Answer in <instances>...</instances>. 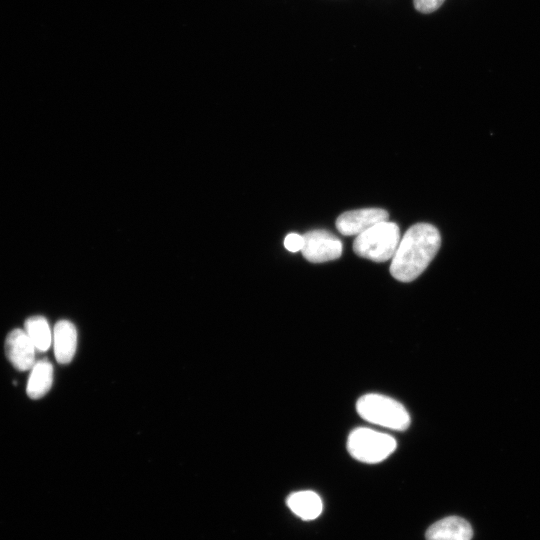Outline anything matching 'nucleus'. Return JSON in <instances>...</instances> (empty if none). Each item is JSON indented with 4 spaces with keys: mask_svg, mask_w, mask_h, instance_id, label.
Wrapping results in <instances>:
<instances>
[{
    "mask_svg": "<svg viewBox=\"0 0 540 540\" xmlns=\"http://www.w3.org/2000/svg\"><path fill=\"white\" fill-rule=\"evenodd\" d=\"M24 330L37 351L49 349L52 342V332L47 320L42 316H33L24 323Z\"/></svg>",
    "mask_w": 540,
    "mask_h": 540,
    "instance_id": "12",
    "label": "nucleus"
},
{
    "mask_svg": "<svg viewBox=\"0 0 540 540\" xmlns=\"http://www.w3.org/2000/svg\"><path fill=\"white\" fill-rule=\"evenodd\" d=\"M358 414L366 421L392 430H405L410 416L398 401L381 394H366L356 404Z\"/></svg>",
    "mask_w": 540,
    "mask_h": 540,
    "instance_id": "3",
    "label": "nucleus"
},
{
    "mask_svg": "<svg viewBox=\"0 0 540 540\" xmlns=\"http://www.w3.org/2000/svg\"><path fill=\"white\" fill-rule=\"evenodd\" d=\"M301 252L312 263H322L339 258L342 243L335 235L325 230H313L303 235Z\"/></svg>",
    "mask_w": 540,
    "mask_h": 540,
    "instance_id": "5",
    "label": "nucleus"
},
{
    "mask_svg": "<svg viewBox=\"0 0 540 540\" xmlns=\"http://www.w3.org/2000/svg\"><path fill=\"white\" fill-rule=\"evenodd\" d=\"M400 242V230L396 223L382 221L356 236L354 252L375 262L392 259Z\"/></svg>",
    "mask_w": 540,
    "mask_h": 540,
    "instance_id": "2",
    "label": "nucleus"
},
{
    "mask_svg": "<svg viewBox=\"0 0 540 540\" xmlns=\"http://www.w3.org/2000/svg\"><path fill=\"white\" fill-rule=\"evenodd\" d=\"M36 348L24 329H14L6 337L5 353L10 363L19 371L31 369L35 361Z\"/></svg>",
    "mask_w": 540,
    "mask_h": 540,
    "instance_id": "7",
    "label": "nucleus"
},
{
    "mask_svg": "<svg viewBox=\"0 0 540 540\" xmlns=\"http://www.w3.org/2000/svg\"><path fill=\"white\" fill-rule=\"evenodd\" d=\"M473 530L465 519L449 516L433 523L426 531V540H471Z\"/></svg>",
    "mask_w": 540,
    "mask_h": 540,
    "instance_id": "8",
    "label": "nucleus"
},
{
    "mask_svg": "<svg viewBox=\"0 0 540 540\" xmlns=\"http://www.w3.org/2000/svg\"><path fill=\"white\" fill-rule=\"evenodd\" d=\"M388 217V212L380 208L347 211L337 218L336 228L343 235H359Z\"/></svg>",
    "mask_w": 540,
    "mask_h": 540,
    "instance_id": "6",
    "label": "nucleus"
},
{
    "mask_svg": "<svg viewBox=\"0 0 540 540\" xmlns=\"http://www.w3.org/2000/svg\"><path fill=\"white\" fill-rule=\"evenodd\" d=\"M445 0H413L414 7L417 11L428 14L437 10Z\"/></svg>",
    "mask_w": 540,
    "mask_h": 540,
    "instance_id": "13",
    "label": "nucleus"
},
{
    "mask_svg": "<svg viewBox=\"0 0 540 540\" xmlns=\"http://www.w3.org/2000/svg\"><path fill=\"white\" fill-rule=\"evenodd\" d=\"M396 446V440L391 435L365 427L353 430L347 440L351 456L370 464L385 460Z\"/></svg>",
    "mask_w": 540,
    "mask_h": 540,
    "instance_id": "4",
    "label": "nucleus"
},
{
    "mask_svg": "<svg viewBox=\"0 0 540 540\" xmlns=\"http://www.w3.org/2000/svg\"><path fill=\"white\" fill-rule=\"evenodd\" d=\"M303 243V236L296 233H290L284 239L285 248L291 252H297L301 250L303 247Z\"/></svg>",
    "mask_w": 540,
    "mask_h": 540,
    "instance_id": "14",
    "label": "nucleus"
},
{
    "mask_svg": "<svg viewBox=\"0 0 540 540\" xmlns=\"http://www.w3.org/2000/svg\"><path fill=\"white\" fill-rule=\"evenodd\" d=\"M53 382V366L43 359L34 364L27 381L26 392L31 399L43 397L51 388Z\"/></svg>",
    "mask_w": 540,
    "mask_h": 540,
    "instance_id": "11",
    "label": "nucleus"
},
{
    "mask_svg": "<svg viewBox=\"0 0 540 540\" xmlns=\"http://www.w3.org/2000/svg\"><path fill=\"white\" fill-rule=\"evenodd\" d=\"M53 348L57 362L69 363L77 348V330L68 320H60L53 329Z\"/></svg>",
    "mask_w": 540,
    "mask_h": 540,
    "instance_id": "9",
    "label": "nucleus"
},
{
    "mask_svg": "<svg viewBox=\"0 0 540 540\" xmlns=\"http://www.w3.org/2000/svg\"><path fill=\"white\" fill-rule=\"evenodd\" d=\"M441 236L428 223L411 226L396 249L390 265L391 275L399 281L416 279L428 266L440 248Z\"/></svg>",
    "mask_w": 540,
    "mask_h": 540,
    "instance_id": "1",
    "label": "nucleus"
},
{
    "mask_svg": "<svg viewBox=\"0 0 540 540\" xmlns=\"http://www.w3.org/2000/svg\"><path fill=\"white\" fill-rule=\"evenodd\" d=\"M289 509L303 520L317 518L323 509L319 495L310 490L298 491L290 494L286 500Z\"/></svg>",
    "mask_w": 540,
    "mask_h": 540,
    "instance_id": "10",
    "label": "nucleus"
}]
</instances>
